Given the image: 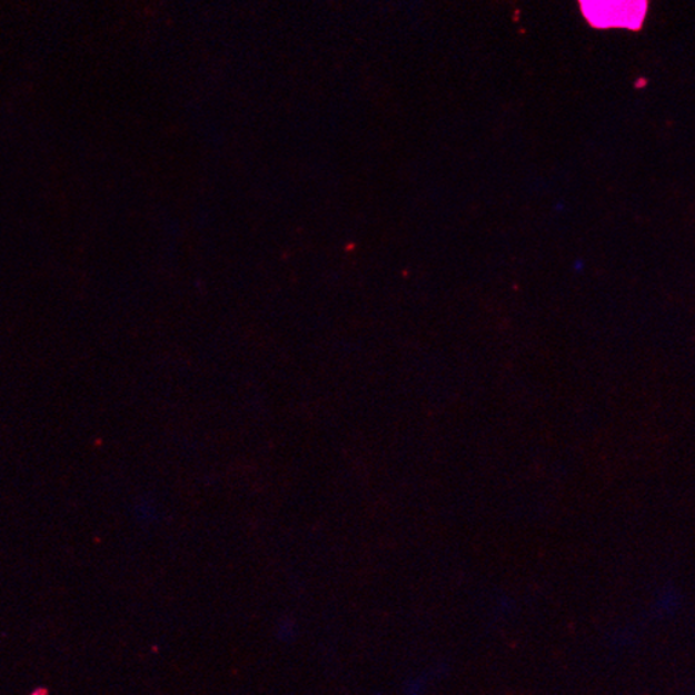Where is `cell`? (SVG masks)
I'll use <instances>...</instances> for the list:
<instances>
[{"mask_svg":"<svg viewBox=\"0 0 695 695\" xmlns=\"http://www.w3.org/2000/svg\"><path fill=\"white\" fill-rule=\"evenodd\" d=\"M582 11L593 27L638 30L647 11V2H584Z\"/></svg>","mask_w":695,"mask_h":695,"instance_id":"1","label":"cell"}]
</instances>
